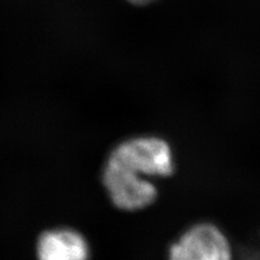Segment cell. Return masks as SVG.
Returning <instances> with one entry per match:
<instances>
[{
  "mask_svg": "<svg viewBox=\"0 0 260 260\" xmlns=\"http://www.w3.org/2000/svg\"><path fill=\"white\" fill-rule=\"evenodd\" d=\"M108 160L150 179L167 177L174 172L172 149L156 137H138L121 142L111 152Z\"/></svg>",
  "mask_w": 260,
  "mask_h": 260,
  "instance_id": "1",
  "label": "cell"
},
{
  "mask_svg": "<svg viewBox=\"0 0 260 260\" xmlns=\"http://www.w3.org/2000/svg\"><path fill=\"white\" fill-rule=\"evenodd\" d=\"M102 182L113 205L125 211L149 207L157 198V189L150 178L111 160L105 162Z\"/></svg>",
  "mask_w": 260,
  "mask_h": 260,
  "instance_id": "2",
  "label": "cell"
},
{
  "mask_svg": "<svg viewBox=\"0 0 260 260\" xmlns=\"http://www.w3.org/2000/svg\"><path fill=\"white\" fill-rule=\"evenodd\" d=\"M168 260H231L224 235L213 224L192 226L169 248Z\"/></svg>",
  "mask_w": 260,
  "mask_h": 260,
  "instance_id": "3",
  "label": "cell"
},
{
  "mask_svg": "<svg viewBox=\"0 0 260 260\" xmlns=\"http://www.w3.org/2000/svg\"><path fill=\"white\" fill-rule=\"evenodd\" d=\"M89 244L83 234L71 228H54L40 235L37 260H88Z\"/></svg>",
  "mask_w": 260,
  "mask_h": 260,
  "instance_id": "4",
  "label": "cell"
},
{
  "mask_svg": "<svg viewBox=\"0 0 260 260\" xmlns=\"http://www.w3.org/2000/svg\"><path fill=\"white\" fill-rule=\"evenodd\" d=\"M130 4L136 5V6H145V5H149L153 2H155V0H127Z\"/></svg>",
  "mask_w": 260,
  "mask_h": 260,
  "instance_id": "5",
  "label": "cell"
}]
</instances>
